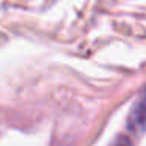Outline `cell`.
<instances>
[{
	"label": "cell",
	"mask_w": 146,
	"mask_h": 146,
	"mask_svg": "<svg viewBox=\"0 0 146 146\" xmlns=\"http://www.w3.org/2000/svg\"><path fill=\"white\" fill-rule=\"evenodd\" d=\"M127 127L133 133H143L146 130V90H143L133 102L127 118Z\"/></svg>",
	"instance_id": "cell-1"
},
{
	"label": "cell",
	"mask_w": 146,
	"mask_h": 146,
	"mask_svg": "<svg viewBox=\"0 0 146 146\" xmlns=\"http://www.w3.org/2000/svg\"><path fill=\"white\" fill-rule=\"evenodd\" d=\"M110 146H133V145H132V141H130V140L127 138V137L119 135V137H118V138L115 140L113 143H111Z\"/></svg>",
	"instance_id": "cell-2"
}]
</instances>
